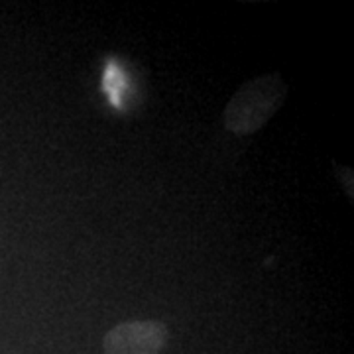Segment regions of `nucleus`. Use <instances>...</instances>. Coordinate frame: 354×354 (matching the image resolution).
<instances>
[{
  "label": "nucleus",
  "mask_w": 354,
  "mask_h": 354,
  "mask_svg": "<svg viewBox=\"0 0 354 354\" xmlns=\"http://www.w3.org/2000/svg\"><path fill=\"white\" fill-rule=\"evenodd\" d=\"M288 95V85L279 75H260L244 83L227 102L223 122L232 134H254L278 113Z\"/></svg>",
  "instance_id": "1"
},
{
  "label": "nucleus",
  "mask_w": 354,
  "mask_h": 354,
  "mask_svg": "<svg viewBox=\"0 0 354 354\" xmlns=\"http://www.w3.org/2000/svg\"><path fill=\"white\" fill-rule=\"evenodd\" d=\"M169 329L156 319H134L114 325L102 339V354H160Z\"/></svg>",
  "instance_id": "2"
}]
</instances>
